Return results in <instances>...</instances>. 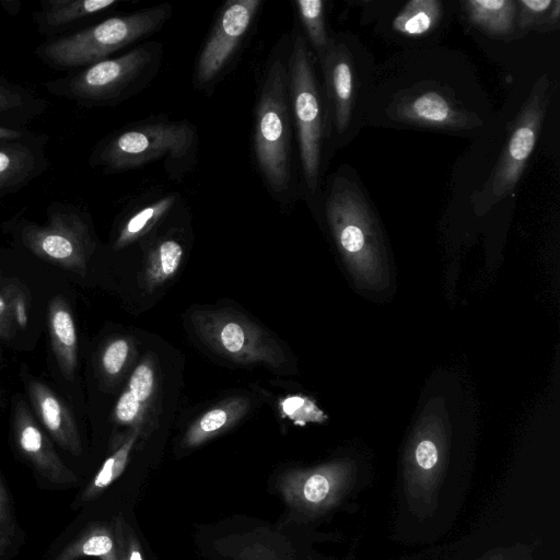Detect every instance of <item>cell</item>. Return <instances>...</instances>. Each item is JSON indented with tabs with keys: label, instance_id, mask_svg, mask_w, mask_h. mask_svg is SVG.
<instances>
[{
	"label": "cell",
	"instance_id": "cell-1",
	"mask_svg": "<svg viewBox=\"0 0 560 560\" xmlns=\"http://www.w3.org/2000/svg\"><path fill=\"white\" fill-rule=\"evenodd\" d=\"M289 36L271 51L260 80L254 109L253 154L272 199L283 207L300 198L293 161V122L288 89Z\"/></svg>",
	"mask_w": 560,
	"mask_h": 560
},
{
	"label": "cell",
	"instance_id": "cell-2",
	"mask_svg": "<svg viewBox=\"0 0 560 560\" xmlns=\"http://www.w3.org/2000/svg\"><path fill=\"white\" fill-rule=\"evenodd\" d=\"M314 55L295 23L289 36L288 89L300 163V197L315 213H323L324 174L330 160L328 128Z\"/></svg>",
	"mask_w": 560,
	"mask_h": 560
},
{
	"label": "cell",
	"instance_id": "cell-3",
	"mask_svg": "<svg viewBox=\"0 0 560 560\" xmlns=\"http://www.w3.org/2000/svg\"><path fill=\"white\" fill-rule=\"evenodd\" d=\"M198 149V131L190 121L153 117L109 136L92 159L106 173L135 170L161 161L168 177L180 180L195 168Z\"/></svg>",
	"mask_w": 560,
	"mask_h": 560
},
{
	"label": "cell",
	"instance_id": "cell-4",
	"mask_svg": "<svg viewBox=\"0 0 560 560\" xmlns=\"http://www.w3.org/2000/svg\"><path fill=\"white\" fill-rule=\"evenodd\" d=\"M371 61L353 34L339 32L332 34L329 49L318 63L323 74L330 159L353 140L368 119Z\"/></svg>",
	"mask_w": 560,
	"mask_h": 560
},
{
	"label": "cell",
	"instance_id": "cell-5",
	"mask_svg": "<svg viewBox=\"0 0 560 560\" xmlns=\"http://www.w3.org/2000/svg\"><path fill=\"white\" fill-rule=\"evenodd\" d=\"M173 15L170 3L112 16L91 27L47 43L39 49L45 61L62 68L91 66L113 52L155 34Z\"/></svg>",
	"mask_w": 560,
	"mask_h": 560
},
{
	"label": "cell",
	"instance_id": "cell-6",
	"mask_svg": "<svg viewBox=\"0 0 560 560\" xmlns=\"http://www.w3.org/2000/svg\"><path fill=\"white\" fill-rule=\"evenodd\" d=\"M163 44L145 42L112 59L88 66L66 83L63 95L81 104L115 106L143 91L156 77Z\"/></svg>",
	"mask_w": 560,
	"mask_h": 560
},
{
	"label": "cell",
	"instance_id": "cell-7",
	"mask_svg": "<svg viewBox=\"0 0 560 560\" xmlns=\"http://www.w3.org/2000/svg\"><path fill=\"white\" fill-rule=\"evenodd\" d=\"M190 322L208 348L237 364L279 369L287 362L283 350L267 331L233 310H197Z\"/></svg>",
	"mask_w": 560,
	"mask_h": 560
},
{
	"label": "cell",
	"instance_id": "cell-8",
	"mask_svg": "<svg viewBox=\"0 0 560 560\" xmlns=\"http://www.w3.org/2000/svg\"><path fill=\"white\" fill-rule=\"evenodd\" d=\"M549 91L550 81L544 74L518 112L509 140L481 190L482 206H493L510 195L518 184L540 132L550 100Z\"/></svg>",
	"mask_w": 560,
	"mask_h": 560
},
{
	"label": "cell",
	"instance_id": "cell-9",
	"mask_svg": "<svg viewBox=\"0 0 560 560\" xmlns=\"http://www.w3.org/2000/svg\"><path fill=\"white\" fill-rule=\"evenodd\" d=\"M262 4V0H229L222 4L195 61L192 84L196 90L211 89L230 69Z\"/></svg>",
	"mask_w": 560,
	"mask_h": 560
},
{
	"label": "cell",
	"instance_id": "cell-10",
	"mask_svg": "<svg viewBox=\"0 0 560 560\" xmlns=\"http://www.w3.org/2000/svg\"><path fill=\"white\" fill-rule=\"evenodd\" d=\"M387 121L446 132L475 131L481 117L464 107L452 90L432 81L413 84L395 94L386 108Z\"/></svg>",
	"mask_w": 560,
	"mask_h": 560
},
{
	"label": "cell",
	"instance_id": "cell-11",
	"mask_svg": "<svg viewBox=\"0 0 560 560\" xmlns=\"http://www.w3.org/2000/svg\"><path fill=\"white\" fill-rule=\"evenodd\" d=\"M22 240L36 256L82 277L94 250L88 224L70 211L52 212L44 225L25 226Z\"/></svg>",
	"mask_w": 560,
	"mask_h": 560
},
{
	"label": "cell",
	"instance_id": "cell-12",
	"mask_svg": "<svg viewBox=\"0 0 560 560\" xmlns=\"http://www.w3.org/2000/svg\"><path fill=\"white\" fill-rule=\"evenodd\" d=\"M13 431L20 452L43 478L57 485L77 482L74 472L60 459L22 401L14 407Z\"/></svg>",
	"mask_w": 560,
	"mask_h": 560
},
{
	"label": "cell",
	"instance_id": "cell-13",
	"mask_svg": "<svg viewBox=\"0 0 560 560\" xmlns=\"http://www.w3.org/2000/svg\"><path fill=\"white\" fill-rule=\"evenodd\" d=\"M27 390L33 408L52 439L74 456L82 453V442L74 418L63 401L44 383L32 380Z\"/></svg>",
	"mask_w": 560,
	"mask_h": 560
},
{
	"label": "cell",
	"instance_id": "cell-14",
	"mask_svg": "<svg viewBox=\"0 0 560 560\" xmlns=\"http://www.w3.org/2000/svg\"><path fill=\"white\" fill-rule=\"evenodd\" d=\"M156 371L150 358L143 359L129 376L119 396L114 416L119 424L141 428L156 394Z\"/></svg>",
	"mask_w": 560,
	"mask_h": 560
},
{
	"label": "cell",
	"instance_id": "cell-15",
	"mask_svg": "<svg viewBox=\"0 0 560 560\" xmlns=\"http://www.w3.org/2000/svg\"><path fill=\"white\" fill-rule=\"evenodd\" d=\"M51 349L62 375L72 381L78 365V336L72 314L62 298H55L48 312Z\"/></svg>",
	"mask_w": 560,
	"mask_h": 560
},
{
	"label": "cell",
	"instance_id": "cell-16",
	"mask_svg": "<svg viewBox=\"0 0 560 560\" xmlns=\"http://www.w3.org/2000/svg\"><path fill=\"white\" fill-rule=\"evenodd\" d=\"M460 4L467 20L488 35L505 38L517 28L516 0H467Z\"/></svg>",
	"mask_w": 560,
	"mask_h": 560
},
{
	"label": "cell",
	"instance_id": "cell-17",
	"mask_svg": "<svg viewBox=\"0 0 560 560\" xmlns=\"http://www.w3.org/2000/svg\"><path fill=\"white\" fill-rule=\"evenodd\" d=\"M249 408L244 397L222 401L197 418L186 431L182 445L196 447L224 432L241 420Z\"/></svg>",
	"mask_w": 560,
	"mask_h": 560
},
{
	"label": "cell",
	"instance_id": "cell-18",
	"mask_svg": "<svg viewBox=\"0 0 560 560\" xmlns=\"http://www.w3.org/2000/svg\"><path fill=\"white\" fill-rule=\"evenodd\" d=\"M439 0H410L392 20V30L404 37L419 38L431 34L443 18Z\"/></svg>",
	"mask_w": 560,
	"mask_h": 560
},
{
	"label": "cell",
	"instance_id": "cell-19",
	"mask_svg": "<svg viewBox=\"0 0 560 560\" xmlns=\"http://www.w3.org/2000/svg\"><path fill=\"white\" fill-rule=\"evenodd\" d=\"M118 3L117 0H49L40 3L35 18L44 30L59 28Z\"/></svg>",
	"mask_w": 560,
	"mask_h": 560
},
{
	"label": "cell",
	"instance_id": "cell-20",
	"mask_svg": "<svg viewBox=\"0 0 560 560\" xmlns=\"http://www.w3.org/2000/svg\"><path fill=\"white\" fill-rule=\"evenodd\" d=\"M177 201L176 194H168L136 210L120 228L114 247L124 248L144 236L168 215Z\"/></svg>",
	"mask_w": 560,
	"mask_h": 560
},
{
	"label": "cell",
	"instance_id": "cell-21",
	"mask_svg": "<svg viewBox=\"0 0 560 560\" xmlns=\"http://www.w3.org/2000/svg\"><path fill=\"white\" fill-rule=\"evenodd\" d=\"M293 4L302 34L319 63L329 49L332 37L326 23V3L323 0H296Z\"/></svg>",
	"mask_w": 560,
	"mask_h": 560
},
{
	"label": "cell",
	"instance_id": "cell-22",
	"mask_svg": "<svg viewBox=\"0 0 560 560\" xmlns=\"http://www.w3.org/2000/svg\"><path fill=\"white\" fill-rule=\"evenodd\" d=\"M96 557L101 560H118L117 544L107 526L94 525L68 544L55 560H77Z\"/></svg>",
	"mask_w": 560,
	"mask_h": 560
},
{
	"label": "cell",
	"instance_id": "cell-23",
	"mask_svg": "<svg viewBox=\"0 0 560 560\" xmlns=\"http://www.w3.org/2000/svg\"><path fill=\"white\" fill-rule=\"evenodd\" d=\"M184 256L180 242L173 237H164L152 246L148 254L144 283L149 291L154 290L178 270Z\"/></svg>",
	"mask_w": 560,
	"mask_h": 560
},
{
	"label": "cell",
	"instance_id": "cell-24",
	"mask_svg": "<svg viewBox=\"0 0 560 560\" xmlns=\"http://www.w3.org/2000/svg\"><path fill=\"white\" fill-rule=\"evenodd\" d=\"M139 433L140 428H133L130 434H128L105 459L95 477L83 490L81 495L83 502H89L97 498L122 474Z\"/></svg>",
	"mask_w": 560,
	"mask_h": 560
},
{
	"label": "cell",
	"instance_id": "cell-25",
	"mask_svg": "<svg viewBox=\"0 0 560 560\" xmlns=\"http://www.w3.org/2000/svg\"><path fill=\"white\" fill-rule=\"evenodd\" d=\"M34 170V156L24 147H0V190L25 182Z\"/></svg>",
	"mask_w": 560,
	"mask_h": 560
},
{
	"label": "cell",
	"instance_id": "cell-26",
	"mask_svg": "<svg viewBox=\"0 0 560 560\" xmlns=\"http://www.w3.org/2000/svg\"><path fill=\"white\" fill-rule=\"evenodd\" d=\"M517 28H552L559 23V0H517Z\"/></svg>",
	"mask_w": 560,
	"mask_h": 560
},
{
	"label": "cell",
	"instance_id": "cell-27",
	"mask_svg": "<svg viewBox=\"0 0 560 560\" xmlns=\"http://www.w3.org/2000/svg\"><path fill=\"white\" fill-rule=\"evenodd\" d=\"M132 352V343L126 337L114 338L101 353V370L107 380L117 378L125 370Z\"/></svg>",
	"mask_w": 560,
	"mask_h": 560
},
{
	"label": "cell",
	"instance_id": "cell-28",
	"mask_svg": "<svg viewBox=\"0 0 560 560\" xmlns=\"http://www.w3.org/2000/svg\"><path fill=\"white\" fill-rule=\"evenodd\" d=\"M15 535V523L8 492L0 479V555L11 546Z\"/></svg>",
	"mask_w": 560,
	"mask_h": 560
},
{
	"label": "cell",
	"instance_id": "cell-29",
	"mask_svg": "<svg viewBox=\"0 0 560 560\" xmlns=\"http://www.w3.org/2000/svg\"><path fill=\"white\" fill-rule=\"evenodd\" d=\"M115 538L118 560H143L138 540L133 536H126L120 523L116 526Z\"/></svg>",
	"mask_w": 560,
	"mask_h": 560
},
{
	"label": "cell",
	"instance_id": "cell-30",
	"mask_svg": "<svg viewBox=\"0 0 560 560\" xmlns=\"http://www.w3.org/2000/svg\"><path fill=\"white\" fill-rule=\"evenodd\" d=\"M416 459L423 469L432 468L438 462V450L430 441H422L416 450Z\"/></svg>",
	"mask_w": 560,
	"mask_h": 560
},
{
	"label": "cell",
	"instance_id": "cell-31",
	"mask_svg": "<svg viewBox=\"0 0 560 560\" xmlns=\"http://www.w3.org/2000/svg\"><path fill=\"white\" fill-rule=\"evenodd\" d=\"M22 104L21 95L0 85V113L12 109Z\"/></svg>",
	"mask_w": 560,
	"mask_h": 560
},
{
	"label": "cell",
	"instance_id": "cell-32",
	"mask_svg": "<svg viewBox=\"0 0 560 560\" xmlns=\"http://www.w3.org/2000/svg\"><path fill=\"white\" fill-rule=\"evenodd\" d=\"M21 137L18 130L0 127V140H14Z\"/></svg>",
	"mask_w": 560,
	"mask_h": 560
},
{
	"label": "cell",
	"instance_id": "cell-33",
	"mask_svg": "<svg viewBox=\"0 0 560 560\" xmlns=\"http://www.w3.org/2000/svg\"><path fill=\"white\" fill-rule=\"evenodd\" d=\"M10 308L5 299L0 294V320H3L7 317Z\"/></svg>",
	"mask_w": 560,
	"mask_h": 560
}]
</instances>
